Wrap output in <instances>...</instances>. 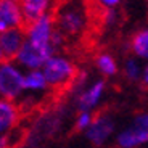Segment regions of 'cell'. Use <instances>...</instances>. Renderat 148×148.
I'll list each match as a JSON object with an SVG mask.
<instances>
[{
	"label": "cell",
	"instance_id": "obj_12",
	"mask_svg": "<svg viewBox=\"0 0 148 148\" xmlns=\"http://www.w3.org/2000/svg\"><path fill=\"white\" fill-rule=\"evenodd\" d=\"M132 50L137 53L138 56L148 60V29L138 31V32L132 37Z\"/></svg>",
	"mask_w": 148,
	"mask_h": 148
},
{
	"label": "cell",
	"instance_id": "obj_19",
	"mask_svg": "<svg viewBox=\"0 0 148 148\" xmlns=\"http://www.w3.org/2000/svg\"><path fill=\"white\" fill-rule=\"evenodd\" d=\"M143 85L148 89V66L145 68V73H143Z\"/></svg>",
	"mask_w": 148,
	"mask_h": 148
},
{
	"label": "cell",
	"instance_id": "obj_2",
	"mask_svg": "<svg viewBox=\"0 0 148 148\" xmlns=\"http://www.w3.org/2000/svg\"><path fill=\"white\" fill-rule=\"evenodd\" d=\"M55 52L56 47L53 45V42H34L26 39L16 61L23 66L29 68L31 71L42 69L48 60L55 56Z\"/></svg>",
	"mask_w": 148,
	"mask_h": 148
},
{
	"label": "cell",
	"instance_id": "obj_10",
	"mask_svg": "<svg viewBox=\"0 0 148 148\" xmlns=\"http://www.w3.org/2000/svg\"><path fill=\"white\" fill-rule=\"evenodd\" d=\"M48 87L47 79H45L42 69H34L24 76V90L29 92H39V90H45Z\"/></svg>",
	"mask_w": 148,
	"mask_h": 148
},
{
	"label": "cell",
	"instance_id": "obj_21",
	"mask_svg": "<svg viewBox=\"0 0 148 148\" xmlns=\"http://www.w3.org/2000/svg\"><path fill=\"white\" fill-rule=\"evenodd\" d=\"M53 2H60V0H53Z\"/></svg>",
	"mask_w": 148,
	"mask_h": 148
},
{
	"label": "cell",
	"instance_id": "obj_13",
	"mask_svg": "<svg viewBox=\"0 0 148 148\" xmlns=\"http://www.w3.org/2000/svg\"><path fill=\"white\" fill-rule=\"evenodd\" d=\"M97 64H98L100 71H103V74H108V76H113L118 71L116 61L113 60V56L106 55V53H103V55H100L97 58Z\"/></svg>",
	"mask_w": 148,
	"mask_h": 148
},
{
	"label": "cell",
	"instance_id": "obj_1",
	"mask_svg": "<svg viewBox=\"0 0 148 148\" xmlns=\"http://www.w3.org/2000/svg\"><path fill=\"white\" fill-rule=\"evenodd\" d=\"M48 87L56 90H64L69 84H73L77 77V69L73 64V61L64 56H52L45 66L42 68Z\"/></svg>",
	"mask_w": 148,
	"mask_h": 148
},
{
	"label": "cell",
	"instance_id": "obj_8",
	"mask_svg": "<svg viewBox=\"0 0 148 148\" xmlns=\"http://www.w3.org/2000/svg\"><path fill=\"white\" fill-rule=\"evenodd\" d=\"M113 127H114V124H113L111 118L98 114L92 121V124H90L87 137H89V140L92 142L93 145H101L108 137H110V134L113 132Z\"/></svg>",
	"mask_w": 148,
	"mask_h": 148
},
{
	"label": "cell",
	"instance_id": "obj_5",
	"mask_svg": "<svg viewBox=\"0 0 148 148\" xmlns=\"http://www.w3.org/2000/svg\"><path fill=\"white\" fill-rule=\"evenodd\" d=\"M26 42V31L24 29H8L0 32V47L3 52L5 61H16L23 45Z\"/></svg>",
	"mask_w": 148,
	"mask_h": 148
},
{
	"label": "cell",
	"instance_id": "obj_4",
	"mask_svg": "<svg viewBox=\"0 0 148 148\" xmlns=\"http://www.w3.org/2000/svg\"><path fill=\"white\" fill-rule=\"evenodd\" d=\"M19 8L23 13L24 31H27L36 21L50 13L53 8V0H18Z\"/></svg>",
	"mask_w": 148,
	"mask_h": 148
},
{
	"label": "cell",
	"instance_id": "obj_6",
	"mask_svg": "<svg viewBox=\"0 0 148 148\" xmlns=\"http://www.w3.org/2000/svg\"><path fill=\"white\" fill-rule=\"evenodd\" d=\"M16 27L24 29L23 13L18 0H0V32Z\"/></svg>",
	"mask_w": 148,
	"mask_h": 148
},
{
	"label": "cell",
	"instance_id": "obj_14",
	"mask_svg": "<svg viewBox=\"0 0 148 148\" xmlns=\"http://www.w3.org/2000/svg\"><path fill=\"white\" fill-rule=\"evenodd\" d=\"M134 129H137L140 134H143L148 138V114H138L134 121Z\"/></svg>",
	"mask_w": 148,
	"mask_h": 148
},
{
	"label": "cell",
	"instance_id": "obj_9",
	"mask_svg": "<svg viewBox=\"0 0 148 148\" xmlns=\"http://www.w3.org/2000/svg\"><path fill=\"white\" fill-rule=\"evenodd\" d=\"M105 89V82L103 81H98L90 87L87 92H84L81 97H79V111L81 113H90L93 106L98 103L101 93H103Z\"/></svg>",
	"mask_w": 148,
	"mask_h": 148
},
{
	"label": "cell",
	"instance_id": "obj_17",
	"mask_svg": "<svg viewBox=\"0 0 148 148\" xmlns=\"http://www.w3.org/2000/svg\"><path fill=\"white\" fill-rule=\"evenodd\" d=\"M13 143H11V137L10 134L7 135H0V148H11Z\"/></svg>",
	"mask_w": 148,
	"mask_h": 148
},
{
	"label": "cell",
	"instance_id": "obj_20",
	"mask_svg": "<svg viewBox=\"0 0 148 148\" xmlns=\"http://www.w3.org/2000/svg\"><path fill=\"white\" fill-rule=\"evenodd\" d=\"M5 61V56H3V52H2V47H0V64Z\"/></svg>",
	"mask_w": 148,
	"mask_h": 148
},
{
	"label": "cell",
	"instance_id": "obj_7",
	"mask_svg": "<svg viewBox=\"0 0 148 148\" xmlns=\"http://www.w3.org/2000/svg\"><path fill=\"white\" fill-rule=\"evenodd\" d=\"M21 110L16 101L0 98V135H7L18 126Z\"/></svg>",
	"mask_w": 148,
	"mask_h": 148
},
{
	"label": "cell",
	"instance_id": "obj_3",
	"mask_svg": "<svg viewBox=\"0 0 148 148\" xmlns=\"http://www.w3.org/2000/svg\"><path fill=\"white\" fill-rule=\"evenodd\" d=\"M24 76L15 61L0 64V98L16 101L24 92Z\"/></svg>",
	"mask_w": 148,
	"mask_h": 148
},
{
	"label": "cell",
	"instance_id": "obj_15",
	"mask_svg": "<svg viewBox=\"0 0 148 148\" xmlns=\"http://www.w3.org/2000/svg\"><path fill=\"white\" fill-rule=\"evenodd\" d=\"M92 114L90 113H81V114L77 116V121H76V129L77 130H82V129H87V127H90V124H92Z\"/></svg>",
	"mask_w": 148,
	"mask_h": 148
},
{
	"label": "cell",
	"instance_id": "obj_11",
	"mask_svg": "<svg viewBox=\"0 0 148 148\" xmlns=\"http://www.w3.org/2000/svg\"><path fill=\"white\" fill-rule=\"evenodd\" d=\"M143 142H148V138L145 137L143 134L138 132L137 129H134V127L124 130L118 137V145L121 148H135L137 145L143 143Z\"/></svg>",
	"mask_w": 148,
	"mask_h": 148
},
{
	"label": "cell",
	"instance_id": "obj_18",
	"mask_svg": "<svg viewBox=\"0 0 148 148\" xmlns=\"http://www.w3.org/2000/svg\"><path fill=\"white\" fill-rule=\"evenodd\" d=\"M97 2H98L101 7H105V8H113V7H116L121 0H97Z\"/></svg>",
	"mask_w": 148,
	"mask_h": 148
},
{
	"label": "cell",
	"instance_id": "obj_16",
	"mask_svg": "<svg viewBox=\"0 0 148 148\" xmlns=\"http://www.w3.org/2000/svg\"><path fill=\"white\" fill-rule=\"evenodd\" d=\"M138 74H140V69H138L137 63H135L134 60H127V63H126V76L129 79H137Z\"/></svg>",
	"mask_w": 148,
	"mask_h": 148
}]
</instances>
